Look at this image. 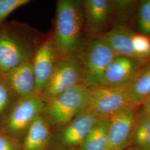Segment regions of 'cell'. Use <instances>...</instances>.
I'll return each mask as SVG.
<instances>
[{
	"instance_id": "3957f363",
	"label": "cell",
	"mask_w": 150,
	"mask_h": 150,
	"mask_svg": "<svg viewBox=\"0 0 150 150\" xmlns=\"http://www.w3.org/2000/svg\"><path fill=\"white\" fill-rule=\"evenodd\" d=\"M90 89L79 84L45 102L41 115L53 131L86 109Z\"/></svg>"
},
{
	"instance_id": "d4e9b609",
	"label": "cell",
	"mask_w": 150,
	"mask_h": 150,
	"mask_svg": "<svg viewBox=\"0 0 150 150\" xmlns=\"http://www.w3.org/2000/svg\"><path fill=\"white\" fill-rule=\"evenodd\" d=\"M140 150L138 149V148H137V147H134V146H133V147H127V149H126L125 150Z\"/></svg>"
},
{
	"instance_id": "e0dca14e",
	"label": "cell",
	"mask_w": 150,
	"mask_h": 150,
	"mask_svg": "<svg viewBox=\"0 0 150 150\" xmlns=\"http://www.w3.org/2000/svg\"><path fill=\"white\" fill-rule=\"evenodd\" d=\"M108 117H98L78 150H106Z\"/></svg>"
},
{
	"instance_id": "5b68a950",
	"label": "cell",
	"mask_w": 150,
	"mask_h": 150,
	"mask_svg": "<svg viewBox=\"0 0 150 150\" xmlns=\"http://www.w3.org/2000/svg\"><path fill=\"white\" fill-rule=\"evenodd\" d=\"M79 54L83 69L82 84L88 89L102 86L106 69L118 56L99 37L92 40Z\"/></svg>"
},
{
	"instance_id": "ba28073f",
	"label": "cell",
	"mask_w": 150,
	"mask_h": 150,
	"mask_svg": "<svg viewBox=\"0 0 150 150\" xmlns=\"http://www.w3.org/2000/svg\"><path fill=\"white\" fill-rule=\"evenodd\" d=\"M61 57L53 33H51L43 39L32 60L36 92L40 95L43 92Z\"/></svg>"
},
{
	"instance_id": "cb8c5ba5",
	"label": "cell",
	"mask_w": 150,
	"mask_h": 150,
	"mask_svg": "<svg viewBox=\"0 0 150 150\" xmlns=\"http://www.w3.org/2000/svg\"><path fill=\"white\" fill-rule=\"evenodd\" d=\"M144 113L150 115V97H149L142 104Z\"/></svg>"
},
{
	"instance_id": "8fae6325",
	"label": "cell",
	"mask_w": 150,
	"mask_h": 150,
	"mask_svg": "<svg viewBox=\"0 0 150 150\" xmlns=\"http://www.w3.org/2000/svg\"><path fill=\"white\" fill-rule=\"evenodd\" d=\"M139 72V60L117 56L106 69L101 86L127 91Z\"/></svg>"
},
{
	"instance_id": "9c48e42d",
	"label": "cell",
	"mask_w": 150,
	"mask_h": 150,
	"mask_svg": "<svg viewBox=\"0 0 150 150\" xmlns=\"http://www.w3.org/2000/svg\"><path fill=\"white\" fill-rule=\"evenodd\" d=\"M131 105L126 91L100 86L90 89L85 111L98 117H110Z\"/></svg>"
},
{
	"instance_id": "5bb4252c",
	"label": "cell",
	"mask_w": 150,
	"mask_h": 150,
	"mask_svg": "<svg viewBox=\"0 0 150 150\" xmlns=\"http://www.w3.org/2000/svg\"><path fill=\"white\" fill-rule=\"evenodd\" d=\"M52 131L41 114L33 121L22 142V150H50Z\"/></svg>"
},
{
	"instance_id": "30bf717a",
	"label": "cell",
	"mask_w": 150,
	"mask_h": 150,
	"mask_svg": "<svg viewBox=\"0 0 150 150\" xmlns=\"http://www.w3.org/2000/svg\"><path fill=\"white\" fill-rule=\"evenodd\" d=\"M136 108L129 105L109 117L106 150H124L128 147L137 120Z\"/></svg>"
},
{
	"instance_id": "9a60e30c",
	"label": "cell",
	"mask_w": 150,
	"mask_h": 150,
	"mask_svg": "<svg viewBox=\"0 0 150 150\" xmlns=\"http://www.w3.org/2000/svg\"><path fill=\"white\" fill-rule=\"evenodd\" d=\"M133 33L127 29L117 28L98 36L118 56H123L140 61L132 42Z\"/></svg>"
},
{
	"instance_id": "7a4b0ae2",
	"label": "cell",
	"mask_w": 150,
	"mask_h": 150,
	"mask_svg": "<svg viewBox=\"0 0 150 150\" xmlns=\"http://www.w3.org/2000/svg\"><path fill=\"white\" fill-rule=\"evenodd\" d=\"M83 7L76 0H59L52 33L61 57L78 54L82 49Z\"/></svg>"
},
{
	"instance_id": "484cf974",
	"label": "cell",
	"mask_w": 150,
	"mask_h": 150,
	"mask_svg": "<svg viewBox=\"0 0 150 150\" xmlns=\"http://www.w3.org/2000/svg\"><path fill=\"white\" fill-rule=\"evenodd\" d=\"M115 150V149H110V150Z\"/></svg>"
},
{
	"instance_id": "603a6c76",
	"label": "cell",
	"mask_w": 150,
	"mask_h": 150,
	"mask_svg": "<svg viewBox=\"0 0 150 150\" xmlns=\"http://www.w3.org/2000/svg\"><path fill=\"white\" fill-rule=\"evenodd\" d=\"M0 150H22V144L0 131Z\"/></svg>"
},
{
	"instance_id": "d6986e66",
	"label": "cell",
	"mask_w": 150,
	"mask_h": 150,
	"mask_svg": "<svg viewBox=\"0 0 150 150\" xmlns=\"http://www.w3.org/2000/svg\"><path fill=\"white\" fill-rule=\"evenodd\" d=\"M17 99L0 74V125L5 120Z\"/></svg>"
},
{
	"instance_id": "4fadbf2b",
	"label": "cell",
	"mask_w": 150,
	"mask_h": 150,
	"mask_svg": "<svg viewBox=\"0 0 150 150\" xmlns=\"http://www.w3.org/2000/svg\"><path fill=\"white\" fill-rule=\"evenodd\" d=\"M86 30L96 33L106 26L110 17L112 3L109 0H86L83 2Z\"/></svg>"
},
{
	"instance_id": "2e32d148",
	"label": "cell",
	"mask_w": 150,
	"mask_h": 150,
	"mask_svg": "<svg viewBox=\"0 0 150 150\" xmlns=\"http://www.w3.org/2000/svg\"><path fill=\"white\" fill-rule=\"evenodd\" d=\"M129 104L137 107L150 97V63L139 71L126 91Z\"/></svg>"
},
{
	"instance_id": "7402d4cb",
	"label": "cell",
	"mask_w": 150,
	"mask_h": 150,
	"mask_svg": "<svg viewBox=\"0 0 150 150\" xmlns=\"http://www.w3.org/2000/svg\"><path fill=\"white\" fill-rule=\"evenodd\" d=\"M30 0H0V27L11 13L16 9L29 4Z\"/></svg>"
},
{
	"instance_id": "277c9868",
	"label": "cell",
	"mask_w": 150,
	"mask_h": 150,
	"mask_svg": "<svg viewBox=\"0 0 150 150\" xmlns=\"http://www.w3.org/2000/svg\"><path fill=\"white\" fill-rule=\"evenodd\" d=\"M44 105L42 97L37 93L18 98L0 125V131L22 144L32 123L41 114Z\"/></svg>"
},
{
	"instance_id": "6da1fadb",
	"label": "cell",
	"mask_w": 150,
	"mask_h": 150,
	"mask_svg": "<svg viewBox=\"0 0 150 150\" xmlns=\"http://www.w3.org/2000/svg\"><path fill=\"white\" fill-rule=\"evenodd\" d=\"M45 37L27 24L13 21L0 27V74L32 62Z\"/></svg>"
},
{
	"instance_id": "44dd1931",
	"label": "cell",
	"mask_w": 150,
	"mask_h": 150,
	"mask_svg": "<svg viewBox=\"0 0 150 150\" xmlns=\"http://www.w3.org/2000/svg\"><path fill=\"white\" fill-rule=\"evenodd\" d=\"M138 25L142 34L150 36V0L141 2L138 12Z\"/></svg>"
},
{
	"instance_id": "ac0fdd59",
	"label": "cell",
	"mask_w": 150,
	"mask_h": 150,
	"mask_svg": "<svg viewBox=\"0 0 150 150\" xmlns=\"http://www.w3.org/2000/svg\"><path fill=\"white\" fill-rule=\"evenodd\" d=\"M132 142L139 150H150V115L144 113L137 117Z\"/></svg>"
},
{
	"instance_id": "7c38bea8",
	"label": "cell",
	"mask_w": 150,
	"mask_h": 150,
	"mask_svg": "<svg viewBox=\"0 0 150 150\" xmlns=\"http://www.w3.org/2000/svg\"><path fill=\"white\" fill-rule=\"evenodd\" d=\"M1 75L7 85L17 98L36 93L32 62L21 64Z\"/></svg>"
},
{
	"instance_id": "8992f818",
	"label": "cell",
	"mask_w": 150,
	"mask_h": 150,
	"mask_svg": "<svg viewBox=\"0 0 150 150\" xmlns=\"http://www.w3.org/2000/svg\"><path fill=\"white\" fill-rule=\"evenodd\" d=\"M83 69L80 54L61 57L41 97L45 102L74 86L82 84Z\"/></svg>"
},
{
	"instance_id": "52a82bcc",
	"label": "cell",
	"mask_w": 150,
	"mask_h": 150,
	"mask_svg": "<svg viewBox=\"0 0 150 150\" xmlns=\"http://www.w3.org/2000/svg\"><path fill=\"white\" fill-rule=\"evenodd\" d=\"M98 118L84 111L69 123L52 131L49 149L78 150Z\"/></svg>"
},
{
	"instance_id": "ffe728a7",
	"label": "cell",
	"mask_w": 150,
	"mask_h": 150,
	"mask_svg": "<svg viewBox=\"0 0 150 150\" xmlns=\"http://www.w3.org/2000/svg\"><path fill=\"white\" fill-rule=\"evenodd\" d=\"M133 47L141 60L150 57V38L144 34L133 33L132 36Z\"/></svg>"
}]
</instances>
